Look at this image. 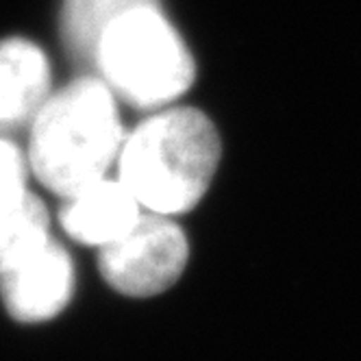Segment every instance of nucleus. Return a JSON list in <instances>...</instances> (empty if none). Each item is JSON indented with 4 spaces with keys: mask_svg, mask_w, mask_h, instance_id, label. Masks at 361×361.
Masks as SVG:
<instances>
[{
    "mask_svg": "<svg viewBox=\"0 0 361 361\" xmlns=\"http://www.w3.org/2000/svg\"><path fill=\"white\" fill-rule=\"evenodd\" d=\"M220 161V137L212 120L192 107L161 109L124 135L118 180L140 207L178 216L207 194Z\"/></svg>",
    "mask_w": 361,
    "mask_h": 361,
    "instance_id": "1",
    "label": "nucleus"
},
{
    "mask_svg": "<svg viewBox=\"0 0 361 361\" xmlns=\"http://www.w3.org/2000/svg\"><path fill=\"white\" fill-rule=\"evenodd\" d=\"M74 294V266L53 238L27 250L0 272V296L18 322H44L63 312Z\"/></svg>",
    "mask_w": 361,
    "mask_h": 361,
    "instance_id": "5",
    "label": "nucleus"
},
{
    "mask_svg": "<svg viewBox=\"0 0 361 361\" xmlns=\"http://www.w3.org/2000/svg\"><path fill=\"white\" fill-rule=\"evenodd\" d=\"M48 212L29 190L0 200V272L48 240Z\"/></svg>",
    "mask_w": 361,
    "mask_h": 361,
    "instance_id": "9",
    "label": "nucleus"
},
{
    "mask_svg": "<svg viewBox=\"0 0 361 361\" xmlns=\"http://www.w3.org/2000/svg\"><path fill=\"white\" fill-rule=\"evenodd\" d=\"M29 168V159L22 150L13 142L0 137V200L27 192Z\"/></svg>",
    "mask_w": 361,
    "mask_h": 361,
    "instance_id": "10",
    "label": "nucleus"
},
{
    "mask_svg": "<svg viewBox=\"0 0 361 361\" xmlns=\"http://www.w3.org/2000/svg\"><path fill=\"white\" fill-rule=\"evenodd\" d=\"M92 63L114 96L140 109L170 105L194 81L190 50L157 3L118 16L102 31Z\"/></svg>",
    "mask_w": 361,
    "mask_h": 361,
    "instance_id": "3",
    "label": "nucleus"
},
{
    "mask_svg": "<svg viewBox=\"0 0 361 361\" xmlns=\"http://www.w3.org/2000/svg\"><path fill=\"white\" fill-rule=\"evenodd\" d=\"M124 142L114 92L81 76L50 94L31 122L29 166L50 192L70 196L105 178Z\"/></svg>",
    "mask_w": 361,
    "mask_h": 361,
    "instance_id": "2",
    "label": "nucleus"
},
{
    "mask_svg": "<svg viewBox=\"0 0 361 361\" xmlns=\"http://www.w3.org/2000/svg\"><path fill=\"white\" fill-rule=\"evenodd\" d=\"M190 244L170 216L142 214L135 226L114 244L100 248L98 268L109 286L124 296H157L183 274Z\"/></svg>",
    "mask_w": 361,
    "mask_h": 361,
    "instance_id": "4",
    "label": "nucleus"
},
{
    "mask_svg": "<svg viewBox=\"0 0 361 361\" xmlns=\"http://www.w3.org/2000/svg\"><path fill=\"white\" fill-rule=\"evenodd\" d=\"M157 0H63L61 35L70 53L85 63H92L96 44L109 24L124 11L154 5Z\"/></svg>",
    "mask_w": 361,
    "mask_h": 361,
    "instance_id": "8",
    "label": "nucleus"
},
{
    "mask_svg": "<svg viewBox=\"0 0 361 361\" xmlns=\"http://www.w3.org/2000/svg\"><path fill=\"white\" fill-rule=\"evenodd\" d=\"M50 96V63L44 50L24 39L0 42V131L31 126Z\"/></svg>",
    "mask_w": 361,
    "mask_h": 361,
    "instance_id": "7",
    "label": "nucleus"
},
{
    "mask_svg": "<svg viewBox=\"0 0 361 361\" xmlns=\"http://www.w3.org/2000/svg\"><path fill=\"white\" fill-rule=\"evenodd\" d=\"M142 216L135 196L118 178H100L63 198L59 220L66 233L85 246L105 248L126 235Z\"/></svg>",
    "mask_w": 361,
    "mask_h": 361,
    "instance_id": "6",
    "label": "nucleus"
}]
</instances>
